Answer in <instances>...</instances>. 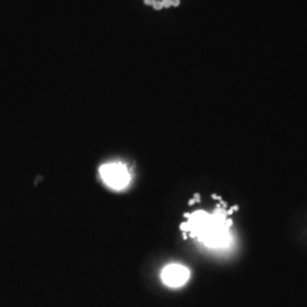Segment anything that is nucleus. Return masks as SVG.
<instances>
[{
	"label": "nucleus",
	"mask_w": 307,
	"mask_h": 307,
	"mask_svg": "<svg viewBox=\"0 0 307 307\" xmlns=\"http://www.w3.org/2000/svg\"><path fill=\"white\" fill-rule=\"evenodd\" d=\"M231 221L221 213L214 215L205 213L203 210L196 212L189 216L188 223L182 225L183 230L191 232L194 237L204 242L207 247L221 248L229 244V225Z\"/></svg>",
	"instance_id": "obj_1"
},
{
	"label": "nucleus",
	"mask_w": 307,
	"mask_h": 307,
	"mask_svg": "<svg viewBox=\"0 0 307 307\" xmlns=\"http://www.w3.org/2000/svg\"><path fill=\"white\" fill-rule=\"evenodd\" d=\"M100 175L107 185L116 190L124 189L131 179L128 169L121 163H109L103 165L100 167Z\"/></svg>",
	"instance_id": "obj_2"
},
{
	"label": "nucleus",
	"mask_w": 307,
	"mask_h": 307,
	"mask_svg": "<svg viewBox=\"0 0 307 307\" xmlns=\"http://www.w3.org/2000/svg\"><path fill=\"white\" fill-rule=\"evenodd\" d=\"M190 272L183 265L180 264H171L167 265L162 271V280L169 287H181L189 280Z\"/></svg>",
	"instance_id": "obj_3"
},
{
	"label": "nucleus",
	"mask_w": 307,
	"mask_h": 307,
	"mask_svg": "<svg viewBox=\"0 0 307 307\" xmlns=\"http://www.w3.org/2000/svg\"><path fill=\"white\" fill-rule=\"evenodd\" d=\"M153 7H154V9L159 10V9H162V8H163V3H162V1L155 0V3H153Z\"/></svg>",
	"instance_id": "obj_4"
},
{
	"label": "nucleus",
	"mask_w": 307,
	"mask_h": 307,
	"mask_svg": "<svg viewBox=\"0 0 307 307\" xmlns=\"http://www.w3.org/2000/svg\"><path fill=\"white\" fill-rule=\"evenodd\" d=\"M162 3H163L164 8H169V7L172 6V0H163Z\"/></svg>",
	"instance_id": "obj_5"
},
{
	"label": "nucleus",
	"mask_w": 307,
	"mask_h": 307,
	"mask_svg": "<svg viewBox=\"0 0 307 307\" xmlns=\"http://www.w3.org/2000/svg\"><path fill=\"white\" fill-rule=\"evenodd\" d=\"M180 5V0H172V6L178 7Z\"/></svg>",
	"instance_id": "obj_6"
},
{
	"label": "nucleus",
	"mask_w": 307,
	"mask_h": 307,
	"mask_svg": "<svg viewBox=\"0 0 307 307\" xmlns=\"http://www.w3.org/2000/svg\"><path fill=\"white\" fill-rule=\"evenodd\" d=\"M154 3H155V0H144V3H146V5H148V6H150V5L153 6Z\"/></svg>",
	"instance_id": "obj_7"
}]
</instances>
